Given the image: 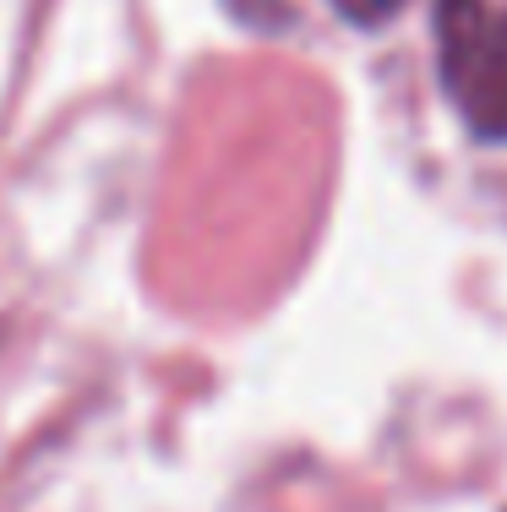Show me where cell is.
<instances>
[{
	"label": "cell",
	"mask_w": 507,
	"mask_h": 512,
	"mask_svg": "<svg viewBox=\"0 0 507 512\" xmlns=\"http://www.w3.org/2000/svg\"><path fill=\"white\" fill-rule=\"evenodd\" d=\"M437 71L480 142L507 137V11L486 0H437Z\"/></svg>",
	"instance_id": "obj_1"
},
{
	"label": "cell",
	"mask_w": 507,
	"mask_h": 512,
	"mask_svg": "<svg viewBox=\"0 0 507 512\" xmlns=\"http://www.w3.org/2000/svg\"><path fill=\"white\" fill-rule=\"evenodd\" d=\"M338 11H344L349 22H360V28H377V22H388L404 11V0H333Z\"/></svg>",
	"instance_id": "obj_2"
}]
</instances>
